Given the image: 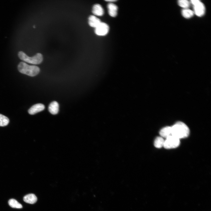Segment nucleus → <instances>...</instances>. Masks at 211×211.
<instances>
[{
	"instance_id": "9d476101",
	"label": "nucleus",
	"mask_w": 211,
	"mask_h": 211,
	"mask_svg": "<svg viewBox=\"0 0 211 211\" xmlns=\"http://www.w3.org/2000/svg\"><path fill=\"white\" fill-rule=\"evenodd\" d=\"M92 12L96 16H101L103 14L104 11L102 6L100 4H96L93 7Z\"/></svg>"
},
{
	"instance_id": "6ab92c4d",
	"label": "nucleus",
	"mask_w": 211,
	"mask_h": 211,
	"mask_svg": "<svg viewBox=\"0 0 211 211\" xmlns=\"http://www.w3.org/2000/svg\"><path fill=\"white\" fill-rule=\"evenodd\" d=\"M200 1L198 0H192L191 1V3L194 5L198 3Z\"/></svg>"
},
{
	"instance_id": "7ed1b4c3",
	"label": "nucleus",
	"mask_w": 211,
	"mask_h": 211,
	"mask_svg": "<svg viewBox=\"0 0 211 211\" xmlns=\"http://www.w3.org/2000/svg\"><path fill=\"white\" fill-rule=\"evenodd\" d=\"M19 58L21 60L29 63L37 64L42 61L43 57L42 54L38 53L32 57H29L23 51H19L18 54Z\"/></svg>"
},
{
	"instance_id": "0eeeda50",
	"label": "nucleus",
	"mask_w": 211,
	"mask_h": 211,
	"mask_svg": "<svg viewBox=\"0 0 211 211\" xmlns=\"http://www.w3.org/2000/svg\"><path fill=\"white\" fill-rule=\"evenodd\" d=\"M45 108L44 105L41 103H38L33 106L28 110L29 113L34 115L43 110Z\"/></svg>"
},
{
	"instance_id": "9b49d317",
	"label": "nucleus",
	"mask_w": 211,
	"mask_h": 211,
	"mask_svg": "<svg viewBox=\"0 0 211 211\" xmlns=\"http://www.w3.org/2000/svg\"><path fill=\"white\" fill-rule=\"evenodd\" d=\"M48 110L50 113L53 115L57 114L59 110V105L58 103L56 101L51 102L49 105Z\"/></svg>"
},
{
	"instance_id": "f03ea898",
	"label": "nucleus",
	"mask_w": 211,
	"mask_h": 211,
	"mask_svg": "<svg viewBox=\"0 0 211 211\" xmlns=\"http://www.w3.org/2000/svg\"><path fill=\"white\" fill-rule=\"evenodd\" d=\"M18 69L21 73L31 76L37 75L40 72L39 68L35 65H30L22 62L18 65Z\"/></svg>"
},
{
	"instance_id": "423d86ee",
	"label": "nucleus",
	"mask_w": 211,
	"mask_h": 211,
	"mask_svg": "<svg viewBox=\"0 0 211 211\" xmlns=\"http://www.w3.org/2000/svg\"><path fill=\"white\" fill-rule=\"evenodd\" d=\"M194 13L198 16H201L205 13V8L204 4L200 1L193 5Z\"/></svg>"
},
{
	"instance_id": "f8f14e48",
	"label": "nucleus",
	"mask_w": 211,
	"mask_h": 211,
	"mask_svg": "<svg viewBox=\"0 0 211 211\" xmlns=\"http://www.w3.org/2000/svg\"><path fill=\"white\" fill-rule=\"evenodd\" d=\"M159 134L161 137L166 138L171 135V127L166 126L162 128L159 132Z\"/></svg>"
},
{
	"instance_id": "dca6fc26",
	"label": "nucleus",
	"mask_w": 211,
	"mask_h": 211,
	"mask_svg": "<svg viewBox=\"0 0 211 211\" xmlns=\"http://www.w3.org/2000/svg\"><path fill=\"white\" fill-rule=\"evenodd\" d=\"M8 203L10 206L12 208H21L22 207L21 204L14 199H11L9 200Z\"/></svg>"
},
{
	"instance_id": "a211bd4d",
	"label": "nucleus",
	"mask_w": 211,
	"mask_h": 211,
	"mask_svg": "<svg viewBox=\"0 0 211 211\" xmlns=\"http://www.w3.org/2000/svg\"><path fill=\"white\" fill-rule=\"evenodd\" d=\"M178 5L182 8H188L190 5V2L187 0H180L178 1Z\"/></svg>"
},
{
	"instance_id": "f3484780",
	"label": "nucleus",
	"mask_w": 211,
	"mask_h": 211,
	"mask_svg": "<svg viewBox=\"0 0 211 211\" xmlns=\"http://www.w3.org/2000/svg\"><path fill=\"white\" fill-rule=\"evenodd\" d=\"M9 122L8 118L6 116L0 114V126H4Z\"/></svg>"
},
{
	"instance_id": "1a4fd4ad",
	"label": "nucleus",
	"mask_w": 211,
	"mask_h": 211,
	"mask_svg": "<svg viewBox=\"0 0 211 211\" xmlns=\"http://www.w3.org/2000/svg\"><path fill=\"white\" fill-rule=\"evenodd\" d=\"M99 18L94 15H91L88 18V23L89 25L96 28L101 22Z\"/></svg>"
},
{
	"instance_id": "ddd939ff",
	"label": "nucleus",
	"mask_w": 211,
	"mask_h": 211,
	"mask_svg": "<svg viewBox=\"0 0 211 211\" xmlns=\"http://www.w3.org/2000/svg\"><path fill=\"white\" fill-rule=\"evenodd\" d=\"M23 199L25 202L30 204L35 203L37 200L36 196L33 194H28L24 196Z\"/></svg>"
},
{
	"instance_id": "aec40b11",
	"label": "nucleus",
	"mask_w": 211,
	"mask_h": 211,
	"mask_svg": "<svg viewBox=\"0 0 211 211\" xmlns=\"http://www.w3.org/2000/svg\"><path fill=\"white\" fill-rule=\"evenodd\" d=\"M107 2H114L117 1V0H106L105 1Z\"/></svg>"
},
{
	"instance_id": "2eb2a0df",
	"label": "nucleus",
	"mask_w": 211,
	"mask_h": 211,
	"mask_svg": "<svg viewBox=\"0 0 211 211\" xmlns=\"http://www.w3.org/2000/svg\"><path fill=\"white\" fill-rule=\"evenodd\" d=\"M181 13L183 16L186 18H191L194 14L193 11L188 8H185L182 10Z\"/></svg>"
},
{
	"instance_id": "f257e3e1",
	"label": "nucleus",
	"mask_w": 211,
	"mask_h": 211,
	"mask_svg": "<svg viewBox=\"0 0 211 211\" xmlns=\"http://www.w3.org/2000/svg\"><path fill=\"white\" fill-rule=\"evenodd\" d=\"M171 127V135L179 139L186 137L189 135V128L182 122H178Z\"/></svg>"
},
{
	"instance_id": "20e7f679",
	"label": "nucleus",
	"mask_w": 211,
	"mask_h": 211,
	"mask_svg": "<svg viewBox=\"0 0 211 211\" xmlns=\"http://www.w3.org/2000/svg\"><path fill=\"white\" fill-rule=\"evenodd\" d=\"M180 144L179 139L171 135L166 138L163 147L166 149L174 148L178 147Z\"/></svg>"
},
{
	"instance_id": "4468645a",
	"label": "nucleus",
	"mask_w": 211,
	"mask_h": 211,
	"mask_svg": "<svg viewBox=\"0 0 211 211\" xmlns=\"http://www.w3.org/2000/svg\"><path fill=\"white\" fill-rule=\"evenodd\" d=\"M165 140L163 138L161 137H158L155 139L154 145V146L157 148H160L163 147Z\"/></svg>"
},
{
	"instance_id": "6e6552de",
	"label": "nucleus",
	"mask_w": 211,
	"mask_h": 211,
	"mask_svg": "<svg viewBox=\"0 0 211 211\" xmlns=\"http://www.w3.org/2000/svg\"><path fill=\"white\" fill-rule=\"evenodd\" d=\"M109 14L111 17H115L117 14L118 7L113 3H110L107 5Z\"/></svg>"
},
{
	"instance_id": "39448f33",
	"label": "nucleus",
	"mask_w": 211,
	"mask_h": 211,
	"mask_svg": "<svg viewBox=\"0 0 211 211\" xmlns=\"http://www.w3.org/2000/svg\"><path fill=\"white\" fill-rule=\"evenodd\" d=\"M109 27L106 23L101 22L95 29V33L97 35L104 36L108 34Z\"/></svg>"
}]
</instances>
